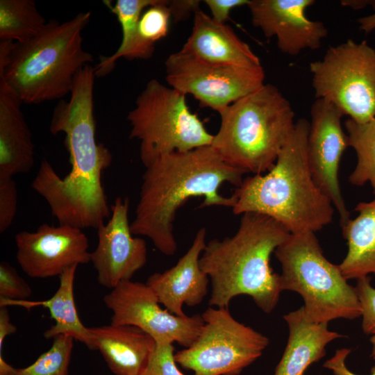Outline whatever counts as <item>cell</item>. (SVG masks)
<instances>
[{
    "label": "cell",
    "instance_id": "cell-32",
    "mask_svg": "<svg viewBox=\"0 0 375 375\" xmlns=\"http://www.w3.org/2000/svg\"><path fill=\"white\" fill-rule=\"evenodd\" d=\"M355 287L362 307V329L365 334H375V288L366 276L357 279Z\"/></svg>",
    "mask_w": 375,
    "mask_h": 375
},
{
    "label": "cell",
    "instance_id": "cell-5",
    "mask_svg": "<svg viewBox=\"0 0 375 375\" xmlns=\"http://www.w3.org/2000/svg\"><path fill=\"white\" fill-rule=\"evenodd\" d=\"M90 17L85 12L62 23L51 19L32 39L15 43L0 62V78L22 103L38 104L71 92L77 73L94 60L83 48L82 33Z\"/></svg>",
    "mask_w": 375,
    "mask_h": 375
},
{
    "label": "cell",
    "instance_id": "cell-11",
    "mask_svg": "<svg viewBox=\"0 0 375 375\" xmlns=\"http://www.w3.org/2000/svg\"><path fill=\"white\" fill-rule=\"evenodd\" d=\"M165 65L169 86L185 95H192L201 107L210 108L218 113L265 84L262 65H215L181 50L170 54Z\"/></svg>",
    "mask_w": 375,
    "mask_h": 375
},
{
    "label": "cell",
    "instance_id": "cell-29",
    "mask_svg": "<svg viewBox=\"0 0 375 375\" xmlns=\"http://www.w3.org/2000/svg\"><path fill=\"white\" fill-rule=\"evenodd\" d=\"M32 294L30 285L9 262L0 263V299L27 300Z\"/></svg>",
    "mask_w": 375,
    "mask_h": 375
},
{
    "label": "cell",
    "instance_id": "cell-36",
    "mask_svg": "<svg viewBox=\"0 0 375 375\" xmlns=\"http://www.w3.org/2000/svg\"><path fill=\"white\" fill-rule=\"evenodd\" d=\"M17 331V326L10 322L8 306H0V354L6 338Z\"/></svg>",
    "mask_w": 375,
    "mask_h": 375
},
{
    "label": "cell",
    "instance_id": "cell-3",
    "mask_svg": "<svg viewBox=\"0 0 375 375\" xmlns=\"http://www.w3.org/2000/svg\"><path fill=\"white\" fill-rule=\"evenodd\" d=\"M309 122L298 119L274 166L243 179L233 197L235 215L267 216L290 233H316L333 221L334 206L315 182L307 160Z\"/></svg>",
    "mask_w": 375,
    "mask_h": 375
},
{
    "label": "cell",
    "instance_id": "cell-19",
    "mask_svg": "<svg viewBox=\"0 0 375 375\" xmlns=\"http://www.w3.org/2000/svg\"><path fill=\"white\" fill-rule=\"evenodd\" d=\"M96 350L115 375H141L156 342L142 329L131 325L89 327Z\"/></svg>",
    "mask_w": 375,
    "mask_h": 375
},
{
    "label": "cell",
    "instance_id": "cell-10",
    "mask_svg": "<svg viewBox=\"0 0 375 375\" xmlns=\"http://www.w3.org/2000/svg\"><path fill=\"white\" fill-rule=\"evenodd\" d=\"M202 329L188 347L174 354L176 362L193 375H238L262 354L267 337L237 321L228 308L208 307Z\"/></svg>",
    "mask_w": 375,
    "mask_h": 375
},
{
    "label": "cell",
    "instance_id": "cell-26",
    "mask_svg": "<svg viewBox=\"0 0 375 375\" xmlns=\"http://www.w3.org/2000/svg\"><path fill=\"white\" fill-rule=\"evenodd\" d=\"M169 1L159 0L142 14L138 24L137 36L122 58L127 60L149 59L155 51L157 41L166 37L172 17Z\"/></svg>",
    "mask_w": 375,
    "mask_h": 375
},
{
    "label": "cell",
    "instance_id": "cell-31",
    "mask_svg": "<svg viewBox=\"0 0 375 375\" xmlns=\"http://www.w3.org/2000/svg\"><path fill=\"white\" fill-rule=\"evenodd\" d=\"M17 210V189L12 177L0 175V233L12 225Z\"/></svg>",
    "mask_w": 375,
    "mask_h": 375
},
{
    "label": "cell",
    "instance_id": "cell-4",
    "mask_svg": "<svg viewBox=\"0 0 375 375\" xmlns=\"http://www.w3.org/2000/svg\"><path fill=\"white\" fill-rule=\"evenodd\" d=\"M290 233L276 220L257 213L242 215L236 233L206 242L200 266L211 282L210 306L228 308L239 295H248L265 313L276 306L282 292L280 274L270 257Z\"/></svg>",
    "mask_w": 375,
    "mask_h": 375
},
{
    "label": "cell",
    "instance_id": "cell-33",
    "mask_svg": "<svg viewBox=\"0 0 375 375\" xmlns=\"http://www.w3.org/2000/svg\"><path fill=\"white\" fill-rule=\"evenodd\" d=\"M250 0H205L212 14L211 17L216 22L226 24L229 19L231 11L238 6L248 5Z\"/></svg>",
    "mask_w": 375,
    "mask_h": 375
},
{
    "label": "cell",
    "instance_id": "cell-23",
    "mask_svg": "<svg viewBox=\"0 0 375 375\" xmlns=\"http://www.w3.org/2000/svg\"><path fill=\"white\" fill-rule=\"evenodd\" d=\"M355 210L358 215L341 226L348 250L338 265L347 280L375 274V198L359 203Z\"/></svg>",
    "mask_w": 375,
    "mask_h": 375
},
{
    "label": "cell",
    "instance_id": "cell-2",
    "mask_svg": "<svg viewBox=\"0 0 375 375\" xmlns=\"http://www.w3.org/2000/svg\"><path fill=\"white\" fill-rule=\"evenodd\" d=\"M145 168L131 230L149 238L165 256L178 249L174 222L179 208L197 197H203L199 208H232L233 196L224 197L219 189L225 183L240 186L246 174L226 163L211 145L163 155Z\"/></svg>",
    "mask_w": 375,
    "mask_h": 375
},
{
    "label": "cell",
    "instance_id": "cell-21",
    "mask_svg": "<svg viewBox=\"0 0 375 375\" xmlns=\"http://www.w3.org/2000/svg\"><path fill=\"white\" fill-rule=\"evenodd\" d=\"M289 328L288 343L274 375H303L326 354V345L344 335L328 328V323L308 321L303 308L283 316Z\"/></svg>",
    "mask_w": 375,
    "mask_h": 375
},
{
    "label": "cell",
    "instance_id": "cell-7",
    "mask_svg": "<svg viewBox=\"0 0 375 375\" xmlns=\"http://www.w3.org/2000/svg\"><path fill=\"white\" fill-rule=\"evenodd\" d=\"M274 253L281 265L282 291L301 296L308 321L328 323L335 319L361 317L355 288L347 283L339 265L326 258L315 233H290Z\"/></svg>",
    "mask_w": 375,
    "mask_h": 375
},
{
    "label": "cell",
    "instance_id": "cell-30",
    "mask_svg": "<svg viewBox=\"0 0 375 375\" xmlns=\"http://www.w3.org/2000/svg\"><path fill=\"white\" fill-rule=\"evenodd\" d=\"M174 347L170 343H156L152 356L141 375H184L176 365Z\"/></svg>",
    "mask_w": 375,
    "mask_h": 375
},
{
    "label": "cell",
    "instance_id": "cell-16",
    "mask_svg": "<svg viewBox=\"0 0 375 375\" xmlns=\"http://www.w3.org/2000/svg\"><path fill=\"white\" fill-rule=\"evenodd\" d=\"M314 0H250L253 26L265 38L275 37L278 49L285 54L297 56L305 49L315 50L328 35L319 21L308 19L306 11Z\"/></svg>",
    "mask_w": 375,
    "mask_h": 375
},
{
    "label": "cell",
    "instance_id": "cell-37",
    "mask_svg": "<svg viewBox=\"0 0 375 375\" xmlns=\"http://www.w3.org/2000/svg\"><path fill=\"white\" fill-rule=\"evenodd\" d=\"M370 5L373 6L374 12L357 19L359 28L366 33H370L375 29V1H371Z\"/></svg>",
    "mask_w": 375,
    "mask_h": 375
},
{
    "label": "cell",
    "instance_id": "cell-8",
    "mask_svg": "<svg viewBox=\"0 0 375 375\" xmlns=\"http://www.w3.org/2000/svg\"><path fill=\"white\" fill-rule=\"evenodd\" d=\"M129 138L140 142V157L146 167L159 157L210 146L214 135L191 112L186 95L150 80L127 115Z\"/></svg>",
    "mask_w": 375,
    "mask_h": 375
},
{
    "label": "cell",
    "instance_id": "cell-24",
    "mask_svg": "<svg viewBox=\"0 0 375 375\" xmlns=\"http://www.w3.org/2000/svg\"><path fill=\"white\" fill-rule=\"evenodd\" d=\"M33 0H0V40L22 43L46 25Z\"/></svg>",
    "mask_w": 375,
    "mask_h": 375
},
{
    "label": "cell",
    "instance_id": "cell-39",
    "mask_svg": "<svg viewBox=\"0 0 375 375\" xmlns=\"http://www.w3.org/2000/svg\"><path fill=\"white\" fill-rule=\"evenodd\" d=\"M342 5L351 7L353 9H362L369 4L371 1L367 0H344L341 1Z\"/></svg>",
    "mask_w": 375,
    "mask_h": 375
},
{
    "label": "cell",
    "instance_id": "cell-25",
    "mask_svg": "<svg viewBox=\"0 0 375 375\" xmlns=\"http://www.w3.org/2000/svg\"><path fill=\"white\" fill-rule=\"evenodd\" d=\"M349 147L357 156V164L349 177V182L362 187L369 183L375 194V118L358 123L351 119L344 122Z\"/></svg>",
    "mask_w": 375,
    "mask_h": 375
},
{
    "label": "cell",
    "instance_id": "cell-20",
    "mask_svg": "<svg viewBox=\"0 0 375 375\" xmlns=\"http://www.w3.org/2000/svg\"><path fill=\"white\" fill-rule=\"evenodd\" d=\"M22 101L0 78V175L25 174L34 165L32 134L21 110Z\"/></svg>",
    "mask_w": 375,
    "mask_h": 375
},
{
    "label": "cell",
    "instance_id": "cell-15",
    "mask_svg": "<svg viewBox=\"0 0 375 375\" xmlns=\"http://www.w3.org/2000/svg\"><path fill=\"white\" fill-rule=\"evenodd\" d=\"M106 224L97 229L98 242L90 252V262L98 283L112 290L120 282L131 280L147 261L145 240L133 237L128 222L129 200L118 197L111 206Z\"/></svg>",
    "mask_w": 375,
    "mask_h": 375
},
{
    "label": "cell",
    "instance_id": "cell-13",
    "mask_svg": "<svg viewBox=\"0 0 375 375\" xmlns=\"http://www.w3.org/2000/svg\"><path fill=\"white\" fill-rule=\"evenodd\" d=\"M307 140V160L313 179L337 210L341 226L350 219L340 190L339 168L349 147L341 119L343 114L324 99H316L310 108Z\"/></svg>",
    "mask_w": 375,
    "mask_h": 375
},
{
    "label": "cell",
    "instance_id": "cell-27",
    "mask_svg": "<svg viewBox=\"0 0 375 375\" xmlns=\"http://www.w3.org/2000/svg\"><path fill=\"white\" fill-rule=\"evenodd\" d=\"M159 0H117L113 4L111 1H103V3L117 18L122 27V39L117 51L110 56H101L100 62L94 68L97 77L108 74L115 67L117 60L130 47L137 35L138 24L143 12L148 7Z\"/></svg>",
    "mask_w": 375,
    "mask_h": 375
},
{
    "label": "cell",
    "instance_id": "cell-12",
    "mask_svg": "<svg viewBox=\"0 0 375 375\" xmlns=\"http://www.w3.org/2000/svg\"><path fill=\"white\" fill-rule=\"evenodd\" d=\"M103 301L112 312L110 324L136 326L156 343L176 342L187 348L194 342L204 324L201 315L180 317L161 308L154 292L138 281L120 282Z\"/></svg>",
    "mask_w": 375,
    "mask_h": 375
},
{
    "label": "cell",
    "instance_id": "cell-40",
    "mask_svg": "<svg viewBox=\"0 0 375 375\" xmlns=\"http://www.w3.org/2000/svg\"><path fill=\"white\" fill-rule=\"evenodd\" d=\"M370 342L372 344L371 356L375 360V334L372 335L370 338Z\"/></svg>",
    "mask_w": 375,
    "mask_h": 375
},
{
    "label": "cell",
    "instance_id": "cell-14",
    "mask_svg": "<svg viewBox=\"0 0 375 375\" xmlns=\"http://www.w3.org/2000/svg\"><path fill=\"white\" fill-rule=\"evenodd\" d=\"M15 241L17 261L31 278L59 277L71 266L90 262L87 235L72 226L42 224L17 233Z\"/></svg>",
    "mask_w": 375,
    "mask_h": 375
},
{
    "label": "cell",
    "instance_id": "cell-22",
    "mask_svg": "<svg viewBox=\"0 0 375 375\" xmlns=\"http://www.w3.org/2000/svg\"><path fill=\"white\" fill-rule=\"evenodd\" d=\"M77 267V265L71 266L59 276V286L49 299L36 301L0 299V306H18L28 310L39 306L46 308L55 321V324L44 333L46 339L67 335L83 343L90 350H96L89 327L83 324L76 308L74 283Z\"/></svg>",
    "mask_w": 375,
    "mask_h": 375
},
{
    "label": "cell",
    "instance_id": "cell-9",
    "mask_svg": "<svg viewBox=\"0 0 375 375\" xmlns=\"http://www.w3.org/2000/svg\"><path fill=\"white\" fill-rule=\"evenodd\" d=\"M309 69L316 99L329 102L358 123L375 118V49L366 41L348 39L330 47Z\"/></svg>",
    "mask_w": 375,
    "mask_h": 375
},
{
    "label": "cell",
    "instance_id": "cell-18",
    "mask_svg": "<svg viewBox=\"0 0 375 375\" xmlns=\"http://www.w3.org/2000/svg\"><path fill=\"white\" fill-rule=\"evenodd\" d=\"M181 51L215 65L261 66L259 57L231 26L215 21L201 9L194 14L191 34Z\"/></svg>",
    "mask_w": 375,
    "mask_h": 375
},
{
    "label": "cell",
    "instance_id": "cell-38",
    "mask_svg": "<svg viewBox=\"0 0 375 375\" xmlns=\"http://www.w3.org/2000/svg\"><path fill=\"white\" fill-rule=\"evenodd\" d=\"M17 369L8 364L0 354V375H15Z\"/></svg>",
    "mask_w": 375,
    "mask_h": 375
},
{
    "label": "cell",
    "instance_id": "cell-1",
    "mask_svg": "<svg viewBox=\"0 0 375 375\" xmlns=\"http://www.w3.org/2000/svg\"><path fill=\"white\" fill-rule=\"evenodd\" d=\"M95 77L90 65L80 69L69 100H60L52 113L49 131L53 135H65L69 173L61 178L49 162L43 160L31 187L47 201L59 224L97 230L111 215L102 175L110 165L112 156L95 138Z\"/></svg>",
    "mask_w": 375,
    "mask_h": 375
},
{
    "label": "cell",
    "instance_id": "cell-34",
    "mask_svg": "<svg viewBox=\"0 0 375 375\" xmlns=\"http://www.w3.org/2000/svg\"><path fill=\"white\" fill-rule=\"evenodd\" d=\"M201 1L198 0H170L168 3L172 17L174 22L187 19L193 12L200 9Z\"/></svg>",
    "mask_w": 375,
    "mask_h": 375
},
{
    "label": "cell",
    "instance_id": "cell-6",
    "mask_svg": "<svg viewBox=\"0 0 375 375\" xmlns=\"http://www.w3.org/2000/svg\"><path fill=\"white\" fill-rule=\"evenodd\" d=\"M211 146L228 165L262 174L274 165L294 127L289 101L267 83L219 112Z\"/></svg>",
    "mask_w": 375,
    "mask_h": 375
},
{
    "label": "cell",
    "instance_id": "cell-28",
    "mask_svg": "<svg viewBox=\"0 0 375 375\" xmlns=\"http://www.w3.org/2000/svg\"><path fill=\"white\" fill-rule=\"evenodd\" d=\"M74 340L67 335L55 337L47 351L31 365L17 369L15 375H68Z\"/></svg>",
    "mask_w": 375,
    "mask_h": 375
},
{
    "label": "cell",
    "instance_id": "cell-17",
    "mask_svg": "<svg viewBox=\"0 0 375 375\" xmlns=\"http://www.w3.org/2000/svg\"><path fill=\"white\" fill-rule=\"evenodd\" d=\"M206 228L201 227L190 247L174 266L151 274L145 283L154 292L159 303L176 316H186L183 305L196 306L208 293L210 278L199 262L206 244Z\"/></svg>",
    "mask_w": 375,
    "mask_h": 375
},
{
    "label": "cell",
    "instance_id": "cell-35",
    "mask_svg": "<svg viewBox=\"0 0 375 375\" xmlns=\"http://www.w3.org/2000/svg\"><path fill=\"white\" fill-rule=\"evenodd\" d=\"M350 352L351 349L348 348L338 349L334 356L324 362V367L331 370L333 375H358L351 372L346 366V358ZM369 375H375V367L372 369Z\"/></svg>",
    "mask_w": 375,
    "mask_h": 375
}]
</instances>
